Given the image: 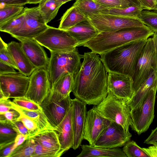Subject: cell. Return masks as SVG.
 <instances>
[{
    "instance_id": "6da1fadb",
    "label": "cell",
    "mask_w": 157,
    "mask_h": 157,
    "mask_svg": "<svg viewBox=\"0 0 157 157\" xmlns=\"http://www.w3.org/2000/svg\"><path fill=\"white\" fill-rule=\"evenodd\" d=\"M82 58L80 68L74 77L71 92L87 105L96 106L108 95V72L96 53L84 52Z\"/></svg>"
},
{
    "instance_id": "7a4b0ae2",
    "label": "cell",
    "mask_w": 157,
    "mask_h": 157,
    "mask_svg": "<svg viewBox=\"0 0 157 157\" xmlns=\"http://www.w3.org/2000/svg\"><path fill=\"white\" fill-rule=\"evenodd\" d=\"M154 32L145 25L140 27L100 32L81 46L100 55L126 44L152 36Z\"/></svg>"
},
{
    "instance_id": "3957f363",
    "label": "cell",
    "mask_w": 157,
    "mask_h": 157,
    "mask_svg": "<svg viewBox=\"0 0 157 157\" xmlns=\"http://www.w3.org/2000/svg\"><path fill=\"white\" fill-rule=\"evenodd\" d=\"M147 39L132 42L100 54L108 72L132 77L138 57Z\"/></svg>"
},
{
    "instance_id": "277c9868",
    "label": "cell",
    "mask_w": 157,
    "mask_h": 157,
    "mask_svg": "<svg viewBox=\"0 0 157 157\" xmlns=\"http://www.w3.org/2000/svg\"><path fill=\"white\" fill-rule=\"evenodd\" d=\"M128 100L119 98L109 90L107 96L94 107L106 119L121 125L127 132L131 123V109Z\"/></svg>"
},
{
    "instance_id": "5b68a950",
    "label": "cell",
    "mask_w": 157,
    "mask_h": 157,
    "mask_svg": "<svg viewBox=\"0 0 157 157\" xmlns=\"http://www.w3.org/2000/svg\"><path fill=\"white\" fill-rule=\"evenodd\" d=\"M50 53L47 69L51 87L65 73L75 76L81 66L82 55L79 54L77 48L67 52Z\"/></svg>"
},
{
    "instance_id": "8992f818",
    "label": "cell",
    "mask_w": 157,
    "mask_h": 157,
    "mask_svg": "<svg viewBox=\"0 0 157 157\" xmlns=\"http://www.w3.org/2000/svg\"><path fill=\"white\" fill-rule=\"evenodd\" d=\"M157 71L155 47L152 37L149 38L138 57L132 77L133 94L151 74Z\"/></svg>"
},
{
    "instance_id": "52a82bcc",
    "label": "cell",
    "mask_w": 157,
    "mask_h": 157,
    "mask_svg": "<svg viewBox=\"0 0 157 157\" xmlns=\"http://www.w3.org/2000/svg\"><path fill=\"white\" fill-rule=\"evenodd\" d=\"M34 39L50 52L61 53L76 48L78 43L64 30L49 26Z\"/></svg>"
},
{
    "instance_id": "ba28073f",
    "label": "cell",
    "mask_w": 157,
    "mask_h": 157,
    "mask_svg": "<svg viewBox=\"0 0 157 157\" xmlns=\"http://www.w3.org/2000/svg\"><path fill=\"white\" fill-rule=\"evenodd\" d=\"M157 90L151 89L138 106L131 110L130 126L138 135L146 131L153 121Z\"/></svg>"
},
{
    "instance_id": "9c48e42d",
    "label": "cell",
    "mask_w": 157,
    "mask_h": 157,
    "mask_svg": "<svg viewBox=\"0 0 157 157\" xmlns=\"http://www.w3.org/2000/svg\"><path fill=\"white\" fill-rule=\"evenodd\" d=\"M25 17L21 28L11 36L20 41L24 39H34L49 26L41 15L38 6L24 9Z\"/></svg>"
},
{
    "instance_id": "30bf717a",
    "label": "cell",
    "mask_w": 157,
    "mask_h": 157,
    "mask_svg": "<svg viewBox=\"0 0 157 157\" xmlns=\"http://www.w3.org/2000/svg\"><path fill=\"white\" fill-rule=\"evenodd\" d=\"M87 17L99 33L142 26L144 25L137 17H124L102 13L93 15Z\"/></svg>"
},
{
    "instance_id": "8fae6325",
    "label": "cell",
    "mask_w": 157,
    "mask_h": 157,
    "mask_svg": "<svg viewBox=\"0 0 157 157\" xmlns=\"http://www.w3.org/2000/svg\"><path fill=\"white\" fill-rule=\"evenodd\" d=\"M30 78L19 72L0 75V99L25 96Z\"/></svg>"
},
{
    "instance_id": "7c38bea8",
    "label": "cell",
    "mask_w": 157,
    "mask_h": 157,
    "mask_svg": "<svg viewBox=\"0 0 157 157\" xmlns=\"http://www.w3.org/2000/svg\"><path fill=\"white\" fill-rule=\"evenodd\" d=\"M29 77V84L25 97L40 105L51 88L47 67L36 68Z\"/></svg>"
},
{
    "instance_id": "4fadbf2b",
    "label": "cell",
    "mask_w": 157,
    "mask_h": 157,
    "mask_svg": "<svg viewBox=\"0 0 157 157\" xmlns=\"http://www.w3.org/2000/svg\"><path fill=\"white\" fill-rule=\"evenodd\" d=\"M132 136L131 133L121 125L110 121L94 146L108 148H119L129 141Z\"/></svg>"
},
{
    "instance_id": "5bb4252c",
    "label": "cell",
    "mask_w": 157,
    "mask_h": 157,
    "mask_svg": "<svg viewBox=\"0 0 157 157\" xmlns=\"http://www.w3.org/2000/svg\"><path fill=\"white\" fill-rule=\"evenodd\" d=\"M110 121L101 115L94 107L87 111L83 139L94 146Z\"/></svg>"
},
{
    "instance_id": "9a60e30c",
    "label": "cell",
    "mask_w": 157,
    "mask_h": 157,
    "mask_svg": "<svg viewBox=\"0 0 157 157\" xmlns=\"http://www.w3.org/2000/svg\"><path fill=\"white\" fill-rule=\"evenodd\" d=\"M86 105L75 98L72 99V121L74 140L72 148L76 150L81 145L83 135L87 114Z\"/></svg>"
},
{
    "instance_id": "2e32d148",
    "label": "cell",
    "mask_w": 157,
    "mask_h": 157,
    "mask_svg": "<svg viewBox=\"0 0 157 157\" xmlns=\"http://www.w3.org/2000/svg\"><path fill=\"white\" fill-rule=\"evenodd\" d=\"M108 86L116 96L128 101L133 94V80L128 75L108 72Z\"/></svg>"
},
{
    "instance_id": "e0dca14e",
    "label": "cell",
    "mask_w": 157,
    "mask_h": 157,
    "mask_svg": "<svg viewBox=\"0 0 157 157\" xmlns=\"http://www.w3.org/2000/svg\"><path fill=\"white\" fill-rule=\"evenodd\" d=\"M70 95L60 101H50L40 105L45 115L52 125L56 128L71 106Z\"/></svg>"
},
{
    "instance_id": "ac0fdd59",
    "label": "cell",
    "mask_w": 157,
    "mask_h": 157,
    "mask_svg": "<svg viewBox=\"0 0 157 157\" xmlns=\"http://www.w3.org/2000/svg\"><path fill=\"white\" fill-rule=\"evenodd\" d=\"M21 47L31 63L36 68L47 67L49 58L41 46L34 39L20 41Z\"/></svg>"
},
{
    "instance_id": "d6986e66",
    "label": "cell",
    "mask_w": 157,
    "mask_h": 157,
    "mask_svg": "<svg viewBox=\"0 0 157 157\" xmlns=\"http://www.w3.org/2000/svg\"><path fill=\"white\" fill-rule=\"evenodd\" d=\"M55 130L57 134L60 144V153L62 155L65 151L72 148L73 146L74 132L72 105Z\"/></svg>"
},
{
    "instance_id": "ffe728a7",
    "label": "cell",
    "mask_w": 157,
    "mask_h": 157,
    "mask_svg": "<svg viewBox=\"0 0 157 157\" xmlns=\"http://www.w3.org/2000/svg\"><path fill=\"white\" fill-rule=\"evenodd\" d=\"M74 77L68 73L63 74L52 86L42 104L50 101H59L70 95L73 84Z\"/></svg>"
},
{
    "instance_id": "44dd1931",
    "label": "cell",
    "mask_w": 157,
    "mask_h": 157,
    "mask_svg": "<svg viewBox=\"0 0 157 157\" xmlns=\"http://www.w3.org/2000/svg\"><path fill=\"white\" fill-rule=\"evenodd\" d=\"M7 49L18 70L29 76L36 68L31 63L24 51L21 43L12 41L7 44Z\"/></svg>"
},
{
    "instance_id": "7402d4cb",
    "label": "cell",
    "mask_w": 157,
    "mask_h": 157,
    "mask_svg": "<svg viewBox=\"0 0 157 157\" xmlns=\"http://www.w3.org/2000/svg\"><path fill=\"white\" fill-rule=\"evenodd\" d=\"M64 30L76 40L78 44V46H81L99 33L88 19Z\"/></svg>"
},
{
    "instance_id": "603a6c76",
    "label": "cell",
    "mask_w": 157,
    "mask_h": 157,
    "mask_svg": "<svg viewBox=\"0 0 157 157\" xmlns=\"http://www.w3.org/2000/svg\"><path fill=\"white\" fill-rule=\"evenodd\" d=\"M82 151L77 157H126L123 150L119 148H104L90 144L81 145Z\"/></svg>"
},
{
    "instance_id": "cb8c5ba5",
    "label": "cell",
    "mask_w": 157,
    "mask_h": 157,
    "mask_svg": "<svg viewBox=\"0 0 157 157\" xmlns=\"http://www.w3.org/2000/svg\"><path fill=\"white\" fill-rule=\"evenodd\" d=\"M154 88H157V71L151 74L128 101L131 110L138 106L149 91Z\"/></svg>"
},
{
    "instance_id": "d4e9b609",
    "label": "cell",
    "mask_w": 157,
    "mask_h": 157,
    "mask_svg": "<svg viewBox=\"0 0 157 157\" xmlns=\"http://www.w3.org/2000/svg\"><path fill=\"white\" fill-rule=\"evenodd\" d=\"M13 109H15L34 121L37 124L40 132L47 129L55 130L43 110L35 111L18 106L11 102Z\"/></svg>"
},
{
    "instance_id": "484cf974",
    "label": "cell",
    "mask_w": 157,
    "mask_h": 157,
    "mask_svg": "<svg viewBox=\"0 0 157 157\" xmlns=\"http://www.w3.org/2000/svg\"><path fill=\"white\" fill-rule=\"evenodd\" d=\"M88 19L73 5L67 9L60 19L58 28L65 30Z\"/></svg>"
},
{
    "instance_id": "4316f807",
    "label": "cell",
    "mask_w": 157,
    "mask_h": 157,
    "mask_svg": "<svg viewBox=\"0 0 157 157\" xmlns=\"http://www.w3.org/2000/svg\"><path fill=\"white\" fill-rule=\"evenodd\" d=\"M30 138L44 146L58 150L60 152L61 146L57 134L55 130H45Z\"/></svg>"
},
{
    "instance_id": "83f0119b",
    "label": "cell",
    "mask_w": 157,
    "mask_h": 157,
    "mask_svg": "<svg viewBox=\"0 0 157 157\" xmlns=\"http://www.w3.org/2000/svg\"><path fill=\"white\" fill-rule=\"evenodd\" d=\"M73 5L87 17L99 13L104 14L108 10V8L94 0H76Z\"/></svg>"
},
{
    "instance_id": "f1b7e54d",
    "label": "cell",
    "mask_w": 157,
    "mask_h": 157,
    "mask_svg": "<svg viewBox=\"0 0 157 157\" xmlns=\"http://www.w3.org/2000/svg\"><path fill=\"white\" fill-rule=\"evenodd\" d=\"M64 3L56 0H43L38 6L40 13L47 24L54 19Z\"/></svg>"
},
{
    "instance_id": "f546056e",
    "label": "cell",
    "mask_w": 157,
    "mask_h": 157,
    "mask_svg": "<svg viewBox=\"0 0 157 157\" xmlns=\"http://www.w3.org/2000/svg\"><path fill=\"white\" fill-rule=\"evenodd\" d=\"M14 125L0 123V148L13 143L17 134Z\"/></svg>"
},
{
    "instance_id": "4dcf8cb0",
    "label": "cell",
    "mask_w": 157,
    "mask_h": 157,
    "mask_svg": "<svg viewBox=\"0 0 157 157\" xmlns=\"http://www.w3.org/2000/svg\"><path fill=\"white\" fill-rule=\"evenodd\" d=\"M35 145L34 140L28 138L16 148L9 157H31L34 151Z\"/></svg>"
},
{
    "instance_id": "1f68e13d",
    "label": "cell",
    "mask_w": 157,
    "mask_h": 157,
    "mask_svg": "<svg viewBox=\"0 0 157 157\" xmlns=\"http://www.w3.org/2000/svg\"><path fill=\"white\" fill-rule=\"evenodd\" d=\"M3 4L0 9V25L20 14L24 8L23 6Z\"/></svg>"
},
{
    "instance_id": "d6a6232c",
    "label": "cell",
    "mask_w": 157,
    "mask_h": 157,
    "mask_svg": "<svg viewBox=\"0 0 157 157\" xmlns=\"http://www.w3.org/2000/svg\"><path fill=\"white\" fill-rule=\"evenodd\" d=\"M23 10L20 14L5 23L0 25V31L10 35L17 31L22 26L25 18Z\"/></svg>"
},
{
    "instance_id": "836d02e7",
    "label": "cell",
    "mask_w": 157,
    "mask_h": 157,
    "mask_svg": "<svg viewBox=\"0 0 157 157\" xmlns=\"http://www.w3.org/2000/svg\"><path fill=\"white\" fill-rule=\"evenodd\" d=\"M108 11L104 14L131 17H137L143 9L140 6L132 5L124 9L108 8Z\"/></svg>"
},
{
    "instance_id": "e575fe53",
    "label": "cell",
    "mask_w": 157,
    "mask_h": 157,
    "mask_svg": "<svg viewBox=\"0 0 157 157\" xmlns=\"http://www.w3.org/2000/svg\"><path fill=\"white\" fill-rule=\"evenodd\" d=\"M122 150L128 157H149L143 148L138 145L133 140L127 142L123 147Z\"/></svg>"
},
{
    "instance_id": "d590c367",
    "label": "cell",
    "mask_w": 157,
    "mask_h": 157,
    "mask_svg": "<svg viewBox=\"0 0 157 157\" xmlns=\"http://www.w3.org/2000/svg\"><path fill=\"white\" fill-rule=\"evenodd\" d=\"M138 18L154 32L157 31V13L143 10Z\"/></svg>"
},
{
    "instance_id": "8d00e7d4",
    "label": "cell",
    "mask_w": 157,
    "mask_h": 157,
    "mask_svg": "<svg viewBox=\"0 0 157 157\" xmlns=\"http://www.w3.org/2000/svg\"><path fill=\"white\" fill-rule=\"evenodd\" d=\"M35 141V150L31 157H59L61 156L59 151L47 147Z\"/></svg>"
},
{
    "instance_id": "74e56055",
    "label": "cell",
    "mask_w": 157,
    "mask_h": 157,
    "mask_svg": "<svg viewBox=\"0 0 157 157\" xmlns=\"http://www.w3.org/2000/svg\"><path fill=\"white\" fill-rule=\"evenodd\" d=\"M94 0L102 6L108 8L124 9L132 5H136L130 0Z\"/></svg>"
},
{
    "instance_id": "f35d334b",
    "label": "cell",
    "mask_w": 157,
    "mask_h": 157,
    "mask_svg": "<svg viewBox=\"0 0 157 157\" xmlns=\"http://www.w3.org/2000/svg\"><path fill=\"white\" fill-rule=\"evenodd\" d=\"M12 102L18 106L30 110L35 111L43 110L40 105L25 96L14 98Z\"/></svg>"
},
{
    "instance_id": "ab89813d",
    "label": "cell",
    "mask_w": 157,
    "mask_h": 157,
    "mask_svg": "<svg viewBox=\"0 0 157 157\" xmlns=\"http://www.w3.org/2000/svg\"><path fill=\"white\" fill-rule=\"evenodd\" d=\"M7 44L1 37L0 39V60L18 70L7 48Z\"/></svg>"
},
{
    "instance_id": "60d3db41",
    "label": "cell",
    "mask_w": 157,
    "mask_h": 157,
    "mask_svg": "<svg viewBox=\"0 0 157 157\" xmlns=\"http://www.w3.org/2000/svg\"><path fill=\"white\" fill-rule=\"evenodd\" d=\"M19 112L20 115L17 120L21 121L28 129L30 135L29 138L40 132L37 125L34 121L22 113Z\"/></svg>"
},
{
    "instance_id": "b9f144b4",
    "label": "cell",
    "mask_w": 157,
    "mask_h": 157,
    "mask_svg": "<svg viewBox=\"0 0 157 157\" xmlns=\"http://www.w3.org/2000/svg\"><path fill=\"white\" fill-rule=\"evenodd\" d=\"M20 115L18 111L12 109L3 114H0V123L14 125V122L18 120Z\"/></svg>"
},
{
    "instance_id": "7bdbcfd3",
    "label": "cell",
    "mask_w": 157,
    "mask_h": 157,
    "mask_svg": "<svg viewBox=\"0 0 157 157\" xmlns=\"http://www.w3.org/2000/svg\"><path fill=\"white\" fill-rule=\"evenodd\" d=\"M13 128L17 133H21L28 137L29 138L30 135L28 129L20 121L17 120L14 122Z\"/></svg>"
},
{
    "instance_id": "ee69618b",
    "label": "cell",
    "mask_w": 157,
    "mask_h": 157,
    "mask_svg": "<svg viewBox=\"0 0 157 157\" xmlns=\"http://www.w3.org/2000/svg\"><path fill=\"white\" fill-rule=\"evenodd\" d=\"M11 102L9 99H0V114L13 109Z\"/></svg>"
},
{
    "instance_id": "f6af8a7d",
    "label": "cell",
    "mask_w": 157,
    "mask_h": 157,
    "mask_svg": "<svg viewBox=\"0 0 157 157\" xmlns=\"http://www.w3.org/2000/svg\"><path fill=\"white\" fill-rule=\"evenodd\" d=\"M15 68L0 60V75L16 72Z\"/></svg>"
},
{
    "instance_id": "bcb514c9",
    "label": "cell",
    "mask_w": 157,
    "mask_h": 157,
    "mask_svg": "<svg viewBox=\"0 0 157 157\" xmlns=\"http://www.w3.org/2000/svg\"><path fill=\"white\" fill-rule=\"evenodd\" d=\"M14 144V142L0 148V156L1 157H9L13 150Z\"/></svg>"
},
{
    "instance_id": "7dc6e473",
    "label": "cell",
    "mask_w": 157,
    "mask_h": 157,
    "mask_svg": "<svg viewBox=\"0 0 157 157\" xmlns=\"http://www.w3.org/2000/svg\"><path fill=\"white\" fill-rule=\"evenodd\" d=\"M143 10H153L155 6L153 0H138Z\"/></svg>"
},
{
    "instance_id": "c3c4849f",
    "label": "cell",
    "mask_w": 157,
    "mask_h": 157,
    "mask_svg": "<svg viewBox=\"0 0 157 157\" xmlns=\"http://www.w3.org/2000/svg\"><path fill=\"white\" fill-rule=\"evenodd\" d=\"M0 2L3 4L20 6L28 3V0H0Z\"/></svg>"
},
{
    "instance_id": "681fc988",
    "label": "cell",
    "mask_w": 157,
    "mask_h": 157,
    "mask_svg": "<svg viewBox=\"0 0 157 157\" xmlns=\"http://www.w3.org/2000/svg\"><path fill=\"white\" fill-rule=\"evenodd\" d=\"M28 137L21 133H17L14 140L13 150L18 146L22 144Z\"/></svg>"
},
{
    "instance_id": "f907efd6",
    "label": "cell",
    "mask_w": 157,
    "mask_h": 157,
    "mask_svg": "<svg viewBox=\"0 0 157 157\" xmlns=\"http://www.w3.org/2000/svg\"><path fill=\"white\" fill-rule=\"evenodd\" d=\"M157 141V127L152 132L147 138L144 141V143L147 144H152Z\"/></svg>"
},
{
    "instance_id": "816d5d0a",
    "label": "cell",
    "mask_w": 157,
    "mask_h": 157,
    "mask_svg": "<svg viewBox=\"0 0 157 157\" xmlns=\"http://www.w3.org/2000/svg\"><path fill=\"white\" fill-rule=\"evenodd\" d=\"M149 157H157V146L153 145L148 148H143Z\"/></svg>"
},
{
    "instance_id": "f5cc1de1",
    "label": "cell",
    "mask_w": 157,
    "mask_h": 157,
    "mask_svg": "<svg viewBox=\"0 0 157 157\" xmlns=\"http://www.w3.org/2000/svg\"><path fill=\"white\" fill-rule=\"evenodd\" d=\"M152 38L155 47L157 57V31H155L154 32V34L152 35Z\"/></svg>"
},
{
    "instance_id": "db71d44e",
    "label": "cell",
    "mask_w": 157,
    "mask_h": 157,
    "mask_svg": "<svg viewBox=\"0 0 157 157\" xmlns=\"http://www.w3.org/2000/svg\"><path fill=\"white\" fill-rule=\"evenodd\" d=\"M43 0H28V4H36L39 3Z\"/></svg>"
},
{
    "instance_id": "11a10c76",
    "label": "cell",
    "mask_w": 157,
    "mask_h": 157,
    "mask_svg": "<svg viewBox=\"0 0 157 157\" xmlns=\"http://www.w3.org/2000/svg\"><path fill=\"white\" fill-rule=\"evenodd\" d=\"M131 0L135 5H137V6H140V3L139 2L138 0Z\"/></svg>"
},
{
    "instance_id": "9f6ffc18",
    "label": "cell",
    "mask_w": 157,
    "mask_h": 157,
    "mask_svg": "<svg viewBox=\"0 0 157 157\" xmlns=\"http://www.w3.org/2000/svg\"><path fill=\"white\" fill-rule=\"evenodd\" d=\"M57 0L59 1H60L61 2H62L64 3V4L67 2H68L71 1L72 0Z\"/></svg>"
},
{
    "instance_id": "6f0895ef",
    "label": "cell",
    "mask_w": 157,
    "mask_h": 157,
    "mask_svg": "<svg viewBox=\"0 0 157 157\" xmlns=\"http://www.w3.org/2000/svg\"><path fill=\"white\" fill-rule=\"evenodd\" d=\"M153 10L154 11L157 13V2L155 4L154 9Z\"/></svg>"
},
{
    "instance_id": "680465c9",
    "label": "cell",
    "mask_w": 157,
    "mask_h": 157,
    "mask_svg": "<svg viewBox=\"0 0 157 157\" xmlns=\"http://www.w3.org/2000/svg\"><path fill=\"white\" fill-rule=\"evenodd\" d=\"M153 145H156L157 146V141H156L152 144Z\"/></svg>"
},
{
    "instance_id": "91938a15",
    "label": "cell",
    "mask_w": 157,
    "mask_h": 157,
    "mask_svg": "<svg viewBox=\"0 0 157 157\" xmlns=\"http://www.w3.org/2000/svg\"><path fill=\"white\" fill-rule=\"evenodd\" d=\"M153 1H154V2H155V4L157 2V0H153Z\"/></svg>"
}]
</instances>
